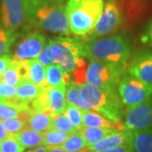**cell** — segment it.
I'll return each instance as SVG.
<instances>
[{"instance_id":"obj_1","label":"cell","mask_w":152,"mask_h":152,"mask_svg":"<svg viewBox=\"0 0 152 152\" xmlns=\"http://www.w3.org/2000/svg\"><path fill=\"white\" fill-rule=\"evenodd\" d=\"M48 46L55 64L71 74L76 85L86 84L89 63L86 59L82 41L69 37H57L52 39Z\"/></svg>"},{"instance_id":"obj_2","label":"cell","mask_w":152,"mask_h":152,"mask_svg":"<svg viewBox=\"0 0 152 152\" xmlns=\"http://www.w3.org/2000/svg\"><path fill=\"white\" fill-rule=\"evenodd\" d=\"M24 3L27 22L48 32L70 35L65 5L52 0H24Z\"/></svg>"},{"instance_id":"obj_3","label":"cell","mask_w":152,"mask_h":152,"mask_svg":"<svg viewBox=\"0 0 152 152\" xmlns=\"http://www.w3.org/2000/svg\"><path fill=\"white\" fill-rule=\"evenodd\" d=\"M86 58L124 66L131 56L129 41L123 35L90 40L84 43Z\"/></svg>"},{"instance_id":"obj_4","label":"cell","mask_w":152,"mask_h":152,"mask_svg":"<svg viewBox=\"0 0 152 152\" xmlns=\"http://www.w3.org/2000/svg\"><path fill=\"white\" fill-rule=\"evenodd\" d=\"M104 9L103 0H82L66 4L71 34L87 37L96 26Z\"/></svg>"},{"instance_id":"obj_5","label":"cell","mask_w":152,"mask_h":152,"mask_svg":"<svg viewBox=\"0 0 152 152\" xmlns=\"http://www.w3.org/2000/svg\"><path fill=\"white\" fill-rule=\"evenodd\" d=\"M79 87L93 111L115 122H123L124 103L116 91L104 90L88 84L79 85Z\"/></svg>"},{"instance_id":"obj_6","label":"cell","mask_w":152,"mask_h":152,"mask_svg":"<svg viewBox=\"0 0 152 152\" xmlns=\"http://www.w3.org/2000/svg\"><path fill=\"white\" fill-rule=\"evenodd\" d=\"M124 66L91 60L86 70V84L104 90L116 91L125 75Z\"/></svg>"},{"instance_id":"obj_7","label":"cell","mask_w":152,"mask_h":152,"mask_svg":"<svg viewBox=\"0 0 152 152\" xmlns=\"http://www.w3.org/2000/svg\"><path fill=\"white\" fill-rule=\"evenodd\" d=\"M118 92L127 107H132L151 101L152 88L131 75H124L120 81Z\"/></svg>"},{"instance_id":"obj_8","label":"cell","mask_w":152,"mask_h":152,"mask_svg":"<svg viewBox=\"0 0 152 152\" xmlns=\"http://www.w3.org/2000/svg\"><path fill=\"white\" fill-rule=\"evenodd\" d=\"M124 22V11L119 0H108L96 26L87 37L90 40L116 32Z\"/></svg>"},{"instance_id":"obj_9","label":"cell","mask_w":152,"mask_h":152,"mask_svg":"<svg viewBox=\"0 0 152 152\" xmlns=\"http://www.w3.org/2000/svg\"><path fill=\"white\" fill-rule=\"evenodd\" d=\"M1 25L11 32L27 23L24 0H1L0 5Z\"/></svg>"},{"instance_id":"obj_10","label":"cell","mask_w":152,"mask_h":152,"mask_svg":"<svg viewBox=\"0 0 152 152\" xmlns=\"http://www.w3.org/2000/svg\"><path fill=\"white\" fill-rule=\"evenodd\" d=\"M46 42V37L40 32L27 33L18 41L13 58L20 61L36 59L45 48Z\"/></svg>"},{"instance_id":"obj_11","label":"cell","mask_w":152,"mask_h":152,"mask_svg":"<svg viewBox=\"0 0 152 152\" xmlns=\"http://www.w3.org/2000/svg\"><path fill=\"white\" fill-rule=\"evenodd\" d=\"M124 124L130 131L152 129V101L128 107L124 113Z\"/></svg>"},{"instance_id":"obj_12","label":"cell","mask_w":152,"mask_h":152,"mask_svg":"<svg viewBox=\"0 0 152 152\" xmlns=\"http://www.w3.org/2000/svg\"><path fill=\"white\" fill-rule=\"evenodd\" d=\"M129 75L152 88V53H141L129 65Z\"/></svg>"},{"instance_id":"obj_13","label":"cell","mask_w":152,"mask_h":152,"mask_svg":"<svg viewBox=\"0 0 152 152\" xmlns=\"http://www.w3.org/2000/svg\"><path fill=\"white\" fill-rule=\"evenodd\" d=\"M132 142V133L128 129L124 131H113L96 145L89 147L90 152H103L122 146Z\"/></svg>"},{"instance_id":"obj_14","label":"cell","mask_w":152,"mask_h":152,"mask_svg":"<svg viewBox=\"0 0 152 152\" xmlns=\"http://www.w3.org/2000/svg\"><path fill=\"white\" fill-rule=\"evenodd\" d=\"M84 127L102 128L113 131H124L127 129L124 122H115L103 114L95 111H84Z\"/></svg>"},{"instance_id":"obj_15","label":"cell","mask_w":152,"mask_h":152,"mask_svg":"<svg viewBox=\"0 0 152 152\" xmlns=\"http://www.w3.org/2000/svg\"><path fill=\"white\" fill-rule=\"evenodd\" d=\"M28 63L27 61L15 59L11 61L8 69L1 76L0 80L8 85L16 87L20 83L27 80Z\"/></svg>"},{"instance_id":"obj_16","label":"cell","mask_w":152,"mask_h":152,"mask_svg":"<svg viewBox=\"0 0 152 152\" xmlns=\"http://www.w3.org/2000/svg\"><path fill=\"white\" fill-rule=\"evenodd\" d=\"M46 89L48 96V113H64L68 103L66 99L67 86H61Z\"/></svg>"},{"instance_id":"obj_17","label":"cell","mask_w":152,"mask_h":152,"mask_svg":"<svg viewBox=\"0 0 152 152\" xmlns=\"http://www.w3.org/2000/svg\"><path fill=\"white\" fill-rule=\"evenodd\" d=\"M46 75H47L46 88H53L61 86H68L72 83L70 75L56 64L47 67Z\"/></svg>"},{"instance_id":"obj_18","label":"cell","mask_w":152,"mask_h":152,"mask_svg":"<svg viewBox=\"0 0 152 152\" xmlns=\"http://www.w3.org/2000/svg\"><path fill=\"white\" fill-rule=\"evenodd\" d=\"M53 118L51 114L45 112H33L28 120L26 128L31 130L45 133L51 129Z\"/></svg>"},{"instance_id":"obj_19","label":"cell","mask_w":152,"mask_h":152,"mask_svg":"<svg viewBox=\"0 0 152 152\" xmlns=\"http://www.w3.org/2000/svg\"><path fill=\"white\" fill-rule=\"evenodd\" d=\"M16 89L15 97L28 106L34 99L37 97L39 94L43 90L42 87L37 86L29 80H24L16 86Z\"/></svg>"},{"instance_id":"obj_20","label":"cell","mask_w":152,"mask_h":152,"mask_svg":"<svg viewBox=\"0 0 152 152\" xmlns=\"http://www.w3.org/2000/svg\"><path fill=\"white\" fill-rule=\"evenodd\" d=\"M28 78L27 80L39 87L46 88L47 86V75L46 68L39 61L36 59L28 60Z\"/></svg>"},{"instance_id":"obj_21","label":"cell","mask_w":152,"mask_h":152,"mask_svg":"<svg viewBox=\"0 0 152 152\" xmlns=\"http://www.w3.org/2000/svg\"><path fill=\"white\" fill-rule=\"evenodd\" d=\"M131 133L132 145L135 152H152V129Z\"/></svg>"},{"instance_id":"obj_22","label":"cell","mask_w":152,"mask_h":152,"mask_svg":"<svg viewBox=\"0 0 152 152\" xmlns=\"http://www.w3.org/2000/svg\"><path fill=\"white\" fill-rule=\"evenodd\" d=\"M15 137L25 149H34L42 145L43 143V133L36 132L27 128H25L20 133L16 134Z\"/></svg>"},{"instance_id":"obj_23","label":"cell","mask_w":152,"mask_h":152,"mask_svg":"<svg viewBox=\"0 0 152 152\" xmlns=\"http://www.w3.org/2000/svg\"><path fill=\"white\" fill-rule=\"evenodd\" d=\"M66 99L67 102L73 104L74 106L78 107L84 111H93L91 105L84 97L79 86L76 85L75 82H72L69 86H67Z\"/></svg>"},{"instance_id":"obj_24","label":"cell","mask_w":152,"mask_h":152,"mask_svg":"<svg viewBox=\"0 0 152 152\" xmlns=\"http://www.w3.org/2000/svg\"><path fill=\"white\" fill-rule=\"evenodd\" d=\"M113 130L102 128H88L84 127L79 133L83 137L87 146L90 147L103 140L105 137L113 133Z\"/></svg>"},{"instance_id":"obj_25","label":"cell","mask_w":152,"mask_h":152,"mask_svg":"<svg viewBox=\"0 0 152 152\" xmlns=\"http://www.w3.org/2000/svg\"><path fill=\"white\" fill-rule=\"evenodd\" d=\"M59 147L69 152H90L89 147L80 133L70 134L68 140Z\"/></svg>"},{"instance_id":"obj_26","label":"cell","mask_w":152,"mask_h":152,"mask_svg":"<svg viewBox=\"0 0 152 152\" xmlns=\"http://www.w3.org/2000/svg\"><path fill=\"white\" fill-rule=\"evenodd\" d=\"M72 134H68L62 131L50 129L43 133L42 145L47 147H59L68 140Z\"/></svg>"},{"instance_id":"obj_27","label":"cell","mask_w":152,"mask_h":152,"mask_svg":"<svg viewBox=\"0 0 152 152\" xmlns=\"http://www.w3.org/2000/svg\"><path fill=\"white\" fill-rule=\"evenodd\" d=\"M64 113L68 117V118L69 119L70 123L78 133L84 128V124H83L84 110L68 102Z\"/></svg>"},{"instance_id":"obj_28","label":"cell","mask_w":152,"mask_h":152,"mask_svg":"<svg viewBox=\"0 0 152 152\" xmlns=\"http://www.w3.org/2000/svg\"><path fill=\"white\" fill-rule=\"evenodd\" d=\"M51 116L53 118V124L51 129L62 131L68 134L78 133L64 113L51 114Z\"/></svg>"},{"instance_id":"obj_29","label":"cell","mask_w":152,"mask_h":152,"mask_svg":"<svg viewBox=\"0 0 152 152\" xmlns=\"http://www.w3.org/2000/svg\"><path fill=\"white\" fill-rule=\"evenodd\" d=\"M26 109L27 108L12 103L10 101L0 99V120L16 118L23 110Z\"/></svg>"},{"instance_id":"obj_30","label":"cell","mask_w":152,"mask_h":152,"mask_svg":"<svg viewBox=\"0 0 152 152\" xmlns=\"http://www.w3.org/2000/svg\"><path fill=\"white\" fill-rule=\"evenodd\" d=\"M15 38V33L8 31L0 24V57L10 53L11 45Z\"/></svg>"},{"instance_id":"obj_31","label":"cell","mask_w":152,"mask_h":152,"mask_svg":"<svg viewBox=\"0 0 152 152\" xmlns=\"http://www.w3.org/2000/svg\"><path fill=\"white\" fill-rule=\"evenodd\" d=\"M25 150L15 135H10L4 141L0 142V151L2 152H24Z\"/></svg>"},{"instance_id":"obj_32","label":"cell","mask_w":152,"mask_h":152,"mask_svg":"<svg viewBox=\"0 0 152 152\" xmlns=\"http://www.w3.org/2000/svg\"><path fill=\"white\" fill-rule=\"evenodd\" d=\"M17 89L15 86L8 85L0 80V99L7 100L15 97L16 96Z\"/></svg>"},{"instance_id":"obj_33","label":"cell","mask_w":152,"mask_h":152,"mask_svg":"<svg viewBox=\"0 0 152 152\" xmlns=\"http://www.w3.org/2000/svg\"><path fill=\"white\" fill-rule=\"evenodd\" d=\"M37 60L39 61L44 67H48V66L52 65L53 64H54V60H53V58L50 53L48 46L45 47V48L42 52V53L38 56Z\"/></svg>"},{"instance_id":"obj_34","label":"cell","mask_w":152,"mask_h":152,"mask_svg":"<svg viewBox=\"0 0 152 152\" xmlns=\"http://www.w3.org/2000/svg\"><path fill=\"white\" fill-rule=\"evenodd\" d=\"M12 60H13V56L10 54H6L0 57V78L8 69Z\"/></svg>"},{"instance_id":"obj_35","label":"cell","mask_w":152,"mask_h":152,"mask_svg":"<svg viewBox=\"0 0 152 152\" xmlns=\"http://www.w3.org/2000/svg\"><path fill=\"white\" fill-rule=\"evenodd\" d=\"M103 152H135L133 145H132V142L129 143L127 145H122V146L117 147L115 149H112V150H109V151H106Z\"/></svg>"},{"instance_id":"obj_36","label":"cell","mask_w":152,"mask_h":152,"mask_svg":"<svg viewBox=\"0 0 152 152\" xmlns=\"http://www.w3.org/2000/svg\"><path fill=\"white\" fill-rule=\"evenodd\" d=\"M143 41L152 46V20L149 22L143 37Z\"/></svg>"},{"instance_id":"obj_37","label":"cell","mask_w":152,"mask_h":152,"mask_svg":"<svg viewBox=\"0 0 152 152\" xmlns=\"http://www.w3.org/2000/svg\"><path fill=\"white\" fill-rule=\"evenodd\" d=\"M10 136V134L4 129V125H3L1 120H0V142L4 141V140H6L7 138H9Z\"/></svg>"},{"instance_id":"obj_38","label":"cell","mask_w":152,"mask_h":152,"mask_svg":"<svg viewBox=\"0 0 152 152\" xmlns=\"http://www.w3.org/2000/svg\"><path fill=\"white\" fill-rule=\"evenodd\" d=\"M30 152H48V148L45 145H40L34 148L33 150H31Z\"/></svg>"},{"instance_id":"obj_39","label":"cell","mask_w":152,"mask_h":152,"mask_svg":"<svg viewBox=\"0 0 152 152\" xmlns=\"http://www.w3.org/2000/svg\"><path fill=\"white\" fill-rule=\"evenodd\" d=\"M48 152H69L61 149L60 147H48Z\"/></svg>"},{"instance_id":"obj_40","label":"cell","mask_w":152,"mask_h":152,"mask_svg":"<svg viewBox=\"0 0 152 152\" xmlns=\"http://www.w3.org/2000/svg\"><path fill=\"white\" fill-rule=\"evenodd\" d=\"M53 2H54L56 4H62V5H65L68 4L69 0H52Z\"/></svg>"},{"instance_id":"obj_41","label":"cell","mask_w":152,"mask_h":152,"mask_svg":"<svg viewBox=\"0 0 152 152\" xmlns=\"http://www.w3.org/2000/svg\"><path fill=\"white\" fill-rule=\"evenodd\" d=\"M129 1H131V2H134V3H139V2H140L141 0H129Z\"/></svg>"},{"instance_id":"obj_42","label":"cell","mask_w":152,"mask_h":152,"mask_svg":"<svg viewBox=\"0 0 152 152\" xmlns=\"http://www.w3.org/2000/svg\"><path fill=\"white\" fill-rule=\"evenodd\" d=\"M27 152H30V151H27Z\"/></svg>"},{"instance_id":"obj_43","label":"cell","mask_w":152,"mask_h":152,"mask_svg":"<svg viewBox=\"0 0 152 152\" xmlns=\"http://www.w3.org/2000/svg\"><path fill=\"white\" fill-rule=\"evenodd\" d=\"M0 152H2V151H0Z\"/></svg>"}]
</instances>
